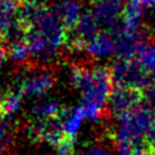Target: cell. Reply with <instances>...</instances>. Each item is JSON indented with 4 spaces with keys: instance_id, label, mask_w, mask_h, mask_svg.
Masks as SVG:
<instances>
[{
    "instance_id": "7402d4cb",
    "label": "cell",
    "mask_w": 155,
    "mask_h": 155,
    "mask_svg": "<svg viewBox=\"0 0 155 155\" xmlns=\"http://www.w3.org/2000/svg\"><path fill=\"white\" fill-rule=\"evenodd\" d=\"M81 155H114L113 151L104 145H91L82 151Z\"/></svg>"
},
{
    "instance_id": "277c9868",
    "label": "cell",
    "mask_w": 155,
    "mask_h": 155,
    "mask_svg": "<svg viewBox=\"0 0 155 155\" xmlns=\"http://www.w3.org/2000/svg\"><path fill=\"white\" fill-rule=\"evenodd\" d=\"M110 75L115 86L128 87L139 92L154 81L150 79V73L144 70L134 58L116 59L110 68Z\"/></svg>"
},
{
    "instance_id": "7c38bea8",
    "label": "cell",
    "mask_w": 155,
    "mask_h": 155,
    "mask_svg": "<svg viewBox=\"0 0 155 155\" xmlns=\"http://www.w3.org/2000/svg\"><path fill=\"white\" fill-rule=\"evenodd\" d=\"M52 12L68 29H74L84 13L82 6L78 0H61L53 5Z\"/></svg>"
},
{
    "instance_id": "ba28073f",
    "label": "cell",
    "mask_w": 155,
    "mask_h": 155,
    "mask_svg": "<svg viewBox=\"0 0 155 155\" xmlns=\"http://www.w3.org/2000/svg\"><path fill=\"white\" fill-rule=\"evenodd\" d=\"M155 13V0H127L122 10L121 27L127 30H142L143 17L147 12Z\"/></svg>"
},
{
    "instance_id": "ffe728a7",
    "label": "cell",
    "mask_w": 155,
    "mask_h": 155,
    "mask_svg": "<svg viewBox=\"0 0 155 155\" xmlns=\"http://www.w3.org/2000/svg\"><path fill=\"white\" fill-rule=\"evenodd\" d=\"M74 147H75V139L65 137V138L54 148V150H56L57 154H59V155H71L73 151H74Z\"/></svg>"
},
{
    "instance_id": "8fae6325",
    "label": "cell",
    "mask_w": 155,
    "mask_h": 155,
    "mask_svg": "<svg viewBox=\"0 0 155 155\" xmlns=\"http://www.w3.org/2000/svg\"><path fill=\"white\" fill-rule=\"evenodd\" d=\"M86 53L94 59H104L115 54V36L109 31H99L85 45Z\"/></svg>"
},
{
    "instance_id": "7a4b0ae2",
    "label": "cell",
    "mask_w": 155,
    "mask_h": 155,
    "mask_svg": "<svg viewBox=\"0 0 155 155\" xmlns=\"http://www.w3.org/2000/svg\"><path fill=\"white\" fill-rule=\"evenodd\" d=\"M69 79L71 85L81 92V108L86 120H99L113 91L110 69L103 65L92 68L75 65L69 70Z\"/></svg>"
},
{
    "instance_id": "6da1fadb",
    "label": "cell",
    "mask_w": 155,
    "mask_h": 155,
    "mask_svg": "<svg viewBox=\"0 0 155 155\" xmlns=\"http://www.w3.org/2000/svg\"><path fill=\"white\" fill-rule=\"evenodd\" d=\"M19 19L25 28V40L31 56L40 61H50L63 46L67 34L64 25L36 0H27L22 4Z\"/></svg>"
},
{
    "instance_id": "d4e9b609",
    "label": "cell",
    "mask_w": 155,
    "mask_h": 155,
    "mask_svg": "<svg viewBox=\"0 0 155 155\" xmlns=\"http://www.w3.org/2000/svg\"><path fill=\"white\" fill-rule=\"evenodd\" d=\"M4 63H5V53H4L2 50H0V71H1V69H2Z\"/></svg>"
},
{
    "instance_id": "3957f363",
    "label": "cell",
    "mask_w": 155,
    "mask_h": 155,
    "mask_svg": "<svg viewBox=\"0 0 155 155\" xmlns=\"http://www.w3.org/2000/svg\"><path fill=\"white\" fill-rule=\"evenodd\" d=\"M155 122V110L147 105H139L134 110L116 117L114 126L115 143L144 144L150 128Z\"/></svg>"
},
{
    "instance_id": "ac0fdd59",
    "label": "cell",
    "mask_w": 155,
    "mask_h": 155,
    "mask_svg": "<svg viewBox=\"0 0 155 155\" xmlns=\"http://www.w3.org/2000/svg\"><path fill=\"white\" fill-rule=\"evenodd\" d=\"M8 56L13 63L22 64V63L27 62L28 58L31 56L30 47H29L27 40H22V41L11 44L10 48H8Z\"/></svg>"
},
{
    "instance_id": "d6986e66",
    "label": "cell",
    "mask_w": 155,
    "mask_h": 155,
    "mask_svg": "<svg viewBox=\"0 0 155 155\" xmlns=\"http://www.w3.org/2000/svg\"><path fill=\"white\" fill-rule=\"evenodd\" d=\"M12 138H13V134H12L10 124L6 120L1 119L0 120V155L8 149L12 142Z\"/></svg>"
},
{
    "instance_id": "44dd1931",
    "label": "cell",
    "mask_w": 155,
    "mask_h": 155,
    "mask_svg": "<svg viewBox=\"0 0 155 155\" xmlns=\"http://www.w3.org/2000/svg\"><path fill=\"white\" fill-rule=\"evenodd\" d=\"M143 98L145 101V105L155 110V81H153L143 91Z\"/></svg>"
},
{
    "instance_id": "9c48e42d",
    "label": "cell",
    "mask_w": 155,
    "mask_h": 155,
    "mask_svg": "<svg viewBox=\"0 0 155 155\" xmlns=\"http://www.w3.org/2000/svg\"><path fill=\"white\" fill-rule=\"evenodd\" d=\"M122 10L121 0H97L91 12L101 27L113 29L117 25V18L122 16Z\"/></svg>"
},
{
    "instance_id": "30bf717a",
    "label": "cell",
    "mask_w": 155,
    "mask_h": 155,
    "mask_svg": "<svg viewBox=\"0 0 155 155\" xmlns=\"http://www.w3.org/2000/svg\"><path fill=\"white\" fill-rule=\"evenodd\" d=\"M101 25L93 17L91 11H86L82 13L80 21L73 29V47L81 50L85 47V45L93 39L99 33Z\"/></svg>"
},
{
    "instance_id": "cb8c5ba5",
    "label": "cell",
    "mask_w": 155,
    "mask_h": 155,
    "mask_svg": "<svg viewBox=\"0 0 155 155\" xmlns=\"http://www.w3.org/2000/svg\"><path fill=\"white\" fill-rule=\"evenodd\" d=\"M132 155H155V154L147 147V144H143V145L138 147Z\"/></svg>"
},
{
    "instance_id": "9a60e30c",
    "label": "cell",
    "mask_w": 155,
    "mask_h": 155,
    "mask_svg": "<svg viewBox=\"0 0 155 155\" xmlns=\"http://www.w3.org/2000/svg\"><path fill=\"white\" fill-rule=\"evenodd\" d=\"M59 119H61L65 137L73 138V139H75V136L79 133V131L82 127L84 121L86 120L81 105H75L70 109L63 110Z\"/></svg>"
},
{
    "instance_id": "5b68a950",
    "label": "cell",
    "mask_w": 155,
    "mask_h": 155,
    "mask_svg": "<svg viewBox=\"0 0 155 155\" xmlns=\"http://www.w3.org/2000/svg\"><path fill=\"white\" fill-rule=\"evenodd\" d=\"M53 85V75L47 69H33L25 73L18 86V92L23 97L38 98L44 96Z\"/></svg>"
},
{
    "instance_id": "e0dca14e",
    "label": "cell",
    "mask_w": 155,
    "mask_h": 155,
    "mask_svg": "<svg viewBox=\"0 0 155 155\" xmlns=\"http://www.w3.org/2000/svg\"><path fill=\"white\" fill-rule=\"evenodd\" d=\"M134 59L148 73L155 71V45L144 42L137 51Z\"/></svg>"
},
{
    "instance_id": "52a82bcc",
    "label": "cell",
    "mask_w": 155,
    "mask_h": 155,
    "mask_svg": "<svg viewBox=\"0 0 155 155\" xmlns=\"http://www.w3.org/2000/svg\"><path fill=\"white\" fill-rule=\"evenodd\" d=\"M143 98V93L128 87L115 86L109 97L108 107L113 115L116 117L127 114L139 107V103Z\"/></svg>"
},
{
    "instance_id": "4fadbf2b",
    "label": "cell",
    "mask_w": 155,
    "mask_h": 155,
    "mask_svg": "<svg viewBox=\"0 0 155 155\" xmlns=\"http://www.w3.org/2000/svg\"><path fill=\"white\" fill-rule=\"evenodd\" d=\"M19 0H0V38H5L12 29L21 24Z\"/></svg>"
},
{
    "instance_id": "5bb4252c",
    "label": "cell",
    "mask_w": 155,
    "mask_h": 155,
    "mask_svg": "<svg viewBox=\"0 0 155 155\" xmlns=\"http://www.w3.org/2000/svg\"><path fill=\"white\" fill-rule=\"evenodd\" d=\"M30 113L35 121H48L59 119L63 110L58 101L53 98H41L33 104Z\"/></svg>"
},
{
    "instance_id": "603a6c76",
    "label": "cell",
    "mask_w": 155,
    "mask_h": 155,
    "mask_svg": "<svg viewBox=\"0 0 155 155\" xmlns=\"http://www.w3.org/2000/svg\"><path fill=\"white\" fill-rule=\"evenodd\" d=\"M145 144L155 154V122H154L153 127L150 128V131H149V133L145 138Z\"/></svg>"
},
{
    "instance_id": "8992f818",
    "label": "cell",
    "mask_w": 155,
    "mask_h": 155,
    "mask_svg": "<svg viewBox=\"0 0 155 155\" xmlns=\"http://www.w3.org/2000/svg\"><path fill=\"white\" fill-rule=\"evenodd\" d=\"M110 31L115 36V56L117 59L134 58L139 47L145 42L143 40V31L127 30L120 25L114 27Z\"/></svg>"
},
{
    "instance_id": "2e32d148",
    "label": "cell",
    "mask_w": 155,
    "mask_h": 155,
    "mask_svg": "<svg viewBox=\"0 0 155 155\" xmlns=\"http://www.w3.org/2000/svg\"><path fill=\"white\" fill-rule=\"evenodd\" d=\"M23 96L18 91L6 93L0 99V117L6 120L15 116L23 105Z\"/></svg>"
}]
</instances>
